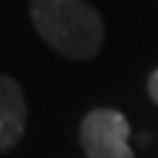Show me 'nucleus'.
Listing matches in <instances>:
<instances>
[{"mask_svg":"<svg viewBox=\"0 0 158 158\" xmlns=\"http://www.w3.org/2000/svg\"><path fill=\"white\" fill-rule=\"evenodd\" d=\"M29 19L34 32L69 61H92L103 50L106 24L87 0H29Z\"/></svg>","mask_w":158,"mask_h":158,"instance_id":"obj_1","label":"nucleus"},{"mask_svg":"<svg viewBox=\"0 0 158 158\" xmlns=\"http://www.w3.org/2000/svg\"><path fill=\"white\" fill-rule=\"evenodd\" d=\"M79 142L87 158H135L129 121L116 108H92L79 124Z\"/></svg>","mask_w":158,"mask_h":158,"instance_id":"obj_2","label":"nucleus"},{"mask_svg":"<svg viewBox=\"0 0 158 158\" xmlns=\"http://www.w3.org/2000/svg\"><path fill=\"white\" fill-rule=\"evenodd\" d=\"M27 129V98L13 77L0 74V153L19 145Z\"/></svg>","mask_w":158,"mask_h":158,"instance_id":"obj_3","label":"nucleus"},{"mask_svg":"<svg viewBox=\"0 0 158 158\" xmlns=\"http://www.w3.org/2000/svg\"><path fill=\"white\" fill-rule=\"evenodd\" d=\"M148 95H150V100L158 106V69L148 77Z\"/></svg>","mask_w":158,"mask_h":158,"instance_id":"obj_4","label":"nucleus"}]
</instances>
